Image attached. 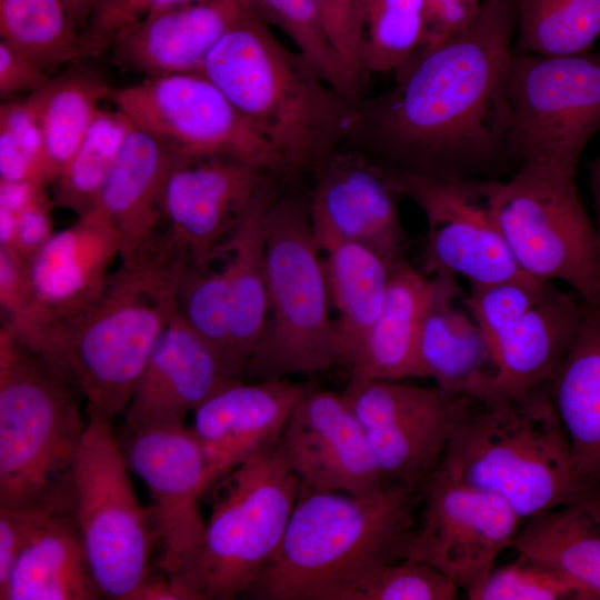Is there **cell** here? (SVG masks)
<instances>
[{"instance_id":"1","label":"cell","mask_w":600,"mask_h":600,"mask_svg":"<svg viewBox=\"0 0 600 600\" xmlns=\"http://www.w3.org/2000/svg\"><path fill=\"white\" fill-rule=\"evenodd\" d=\"M517 0H482L459 34L420 47L393 72L366 121L397 169L438 178H490L512 169L509 71Z\"/></svg>"},{"instance_id":"2","label":"cell","mask_w":600,"mask_h":600,"mask_svg":"<svg viewBox=\"0 0 600 600\" xmlns=\"http://www.w3.org/2000/svg\"><path fill=\"white\" fill-rule=\"evenodd\" d=\"M417 492L387 482L367 494L300 493L276 554L242 596L349 600L378 569L407 557Z\"/></svg>"},{"instance_id":"3","label":"cell","mask_w":600,"mask_h":600,"mask_svg":"<svg viewBox=\"0 0 600 600\" xmlns=\"http://www.w3.org/2000/svg\"><path fill=\"white\" fill-rule=\"evenodd\" d=\"M276 150L286 168L330 156L357 121L347 98L246 6L201 70Z\"/></svg>"},{"instance_id":"4","label":"cell","mask_w":600,"mask_h":600,"mask_svg":"<svg viewBox=\"0 0 600 600\" xmlns=\"http://www.w3.org/2000/svg\"><path fill=\"white\" fill-rule=\"evenodd\" d=\"M188 267L154 247L121 263L98 299L56 328L53 356L73 378L87 417L112 421L127 408L179 309V284Z\"/></svg>"},{"instance_id":"5","label":"cell","mask_w":600,"mask_h":600,"mask_svg":"<svg viewBox=\"0 0 600 600\" xmlns=\"http://www.w3.org/2000/svg\"><path fill=\"white\" fill-rule=\"evenodd\" d=\"M438 467L500 497L522 519L592 489L577 472L549 384L517 398L469 399Z\"/></svg>"},{"instance_id":"6","label":"cell","mask_w":600,"mask_h":600,"mask_svg":"<svg viewBox=\"0 0 600 600\" xmlns=\"http://www.w3.org/2000/svg\"><path fill=\"white\" fill-rule=\"evenodd\" d=\"M71 374L0 328V508L71 511L88 423Z\"/></svg>"},{"instance_id":"7","label":"cell","mask_w":600,"mask_h":600,"mask_svg":"<svg viewBox=\"0 0 600 600\" xmlns=\"http://www.w3.org/2000/svg\"><path fill=\"white\" fill-rule=\"evenodd\" d=\"M269 314L246 374L312 376L339 363V343L309 204L273 200L264 222Z\"/></svg>"},{"instance_id":"8","label":"cell","mask_w":600,"mask_h":600,"mask_svg":"<svg viewBox=\"0 0 600 600\" xmlns=\"http://www.w3.org/2000/svg\"><path fill=\"white\" fill-rule=\"evenodd\" d=\"M212 510L186 588L192 600H231L276 554L300 497L279 440L213 484Z\"/></svg>"},{"instance_id":"9","label":"cell","mask_w":600,"mask_h":600,"mask_svg":"<svg viewBox=\"0 0 600 600\" xmlns=\"http://www.w3.org/2000/svg\"><path fill=\"white\" fill-rule=\"evenodd\" d=\"M577 172L519 166L496 187L499 228L521 270L540 281H562L582 301L600 304V236L576 186Z\"/></svg>"},{"instance_id":"10","label":"cell","mask_w":600,"mask_h":600,"mask_svg":"<svg viewBox=\"0 0 600 600\" xmlns=\"http://www.w3.org/2000/svg\"><path fill=\"white\" fill-rule=\"evenodd\" d=\"M111 421L88 417L71 481V513L106 598L130 600L152 572L157 534L136 496Z\"/></svg>"},{"instance_id":"11","label":"cell","mask_w":600,"mask_h":600,"mask_svg":"<svg viewBox=\"0 0 600 600\" xmlns=\"http://www.w3.org/2000/svg\"><path fill=\"white\" fill-rule=\"evenodd\" d=\"M513 171L539 164L577 172L600 129V53L516 52L509 71Z\"/></svg>"},{"instance_id":"12","label":"cell","mask_w":600,"mask_h":600,"mask_svg":"<svg viewBox=\"0 0 600 600\" xmlns=\"http://www.w3.org/2000/svg\"><path fill=\"white\" fill-rule=\"evenodd\" d=\"M109 100L132 124L186 161L228 159L263 171L286 168L270 143L203 74L144 78Z\"/></svg>"},{"instance_id":"13","label":"cell","mask_w":600,"mask_h":600,"mask_svg":"<svg viewBox=\"0 0 600 600\" xmlns=\"http://www.w3.org/2000/svg\"><path fill=\"white\" fill-rule=\"evenodd\" d=\"M120 444L130 470L151 497L158 567L186 600H192L186 582L206 530L199 500L212 486L202 447L184 423L124 428Z\"/></svg>"},{"instance_id":"14","label":"cell","mask_w":600,"mask_h":600,"mask_svg":"<svg viewBox=\"0 0 600 600\" xmlns=\"http://www.w3.org/2000/svg\"><path fill=\"white\" fill-rule=\"evenodd\" d=\"M391 171L401 194L419 207L427 221L426 276L449 272L471 284L530 277L518 266L494 217L492 199L499 179Z\"/></svg>"},{"instance_id":"15","label":"cell","mask_w":600,"mask_h":600,"mask_svg":"<svg viewBox=\"0 0 600 600\" xmlns=\"http://www.w3.org/2000/svg\"><path fill=\"white\" fill-rule=\"evenodd\" d=\"M420 521L407 557L423 561L468 596L488 579L516 539L522 518L500 497L438 467L422 487Z\"/></svg>"},{"instance_id":"16","label":"cell","mask_w":600,"mask_h":600,"mask_svg":"<svg viewBox=\"0 0 600 600\" xmlns=\"http://www.w3.org/2000/svg\"><path fill=\"white\" fill-rule=\"evenodd\" d=\"M387 482L422 489L438 468L469 401L402 380H350L341 392Z\"/></svg>"},{"instance_id":"17","label":"cell","mask_w":600,"mask_h":600,"mask_svg":"<svg viewBox=\"0 0 600 600\" xmlns=\"http://www.w3.org/2000/svg\"><path fill=\"white\" fill-rule=\"evenodd\" d=\"M263 170L228 159H207L177 166L161 201L167 223L161 242L190 266L213 261L264 184Z\"/></svg>"},{"instance_id":"18","label":"cell","mask_w":600,"mask_h":600,"mask_svg":"<svg viewBox=\"0 0 600 600\" xmlns=\"http://www.w3.org/2000/svg\"><path fill=\"white\" fill-rule=\"evenodd\" d=\"M279 442L300 481V493L367 494L387 483L341 392L311 389L294 408Z\"/></svg>"},{"instance_id":"19","label":"cell","mask_w":600,"mask_h":600,"mask_svg":"<svg viewBox=\"0 0 600 600\" xmlns=\"http://www.w3.org/2000/svg\"><path fill=\"white\" fill-rule=\"evenodd\" d=\"M400 197L391 170L356 153H332L317 177L309 203L311 221L366 244L396 268L404 261L406 248Z\"/></svg>"},{"instance_id":"20","label":"cell","mask_w":600,"mask_h":600,"mask_svg":"<svg viewBox=\"0 0 600 600\" xmlns=\"http://www.w3.org/2000/svg\"><path fill=\"white\" fill-rule=\"evenodd\" d=\"M121 249L116 227L96 207L54 232L29 259L38 313L52 353L56 328L99 298Z\"/></svg>"},{"instance_id":"21","label":"cell","mask_w":600,"mask_h":600,"mask_svg":"<svg viewBox=\"0 0 600 600\" xmlns=\"http://www.w3.org/2000/svg\"><path fill=\"white\" fill-rule=\"evenodd\" d=\"M313 387L287 378L233 380L193 411L191 430L207 458L212 484L262 447L278 441ZM212 487V486H211Z\"/></svg>"},{"instance_id":"22","label":"cell","mask_w":600,"mask_h":600,"mask_svg":"<svg viewBox=\"0 0 600 600\" xmlns=\"http://www.w3.org/2000/svg\"><path fill=\"white\" fill-rule=\"evenodd\" d=\"M233 379L178 309L152 351L126 408V428L184 423Z\"/></svg>"},{"instance_id":"23","label":"cell","mask_w":600,"mask_h":600,"mask_svg":"<svg viewBox=\"0 0 600 600\" xmlns=\"http://www.w3.org/2000/svg\"><path fill=\"white\" fill-rule=\"evenodd\" d=\"M243 7L242 0H198L156 10L113 38L111 60L146 78L201 73Z\"/></svg>"},{"instance_id":"24","label":"cell","mask_w":600,"mask_h":600,"mask_svg":"<svg viewBox=\"0 0 600 600\" xmlns=\"http://www.w3.org/2000/svg\"><path fill=\"white\" fill-rule=\"evenodd\" d=\"M188 162L169 144L133 126L101 190L97 207L121 239V263L150 252L160 237L161 201L173 169Z\"/></svg>"},{"instance_id":"25","label":"cell","mask_w":600,"mask_h":600,"mask_svg":"<svg viewBox=\"0 0 600 600\" xmlns=\"http://www.w3.org/2000/svg\"><path fill=\"white\" fill-rule=\"evenodd\" d=\"M423 316L419 359L423 378L442 392L483 400L494 377L492 351L469 310L459 308L457 277L437 272Z\"/></svg>"},{"instance_id":"26","label":"cell","mask_w":600,"mask_h":600,"mask_svg":"<svg viewBox=\"0 0 600 600\" xmlns=\"http://www.w3.org/2000/svg\"><path fill=\"white\" fill-rule=\"evenodd\" d=\"M582 301L553 284L492 347L494 377L486 399L521 397L549 384L582 322Z\"/></svg>"},{"instance_id":"27","label":"cell","mask_w":600,"mask_h":600,"mask_svg":"<svg viewBox=\"0 0 600 600\" xmlns=\"http://www.w3.org/2000/svg\"><path fill=\"white\" fill-rule=\"evenodd\" d=\"M273 200L271 190L263 184L213 256V259L218 256L224 258L229 287L231 360L239 379L246 373L269 314L263 222Z\"/></svg>"},{"instance_id":"28","label":"cell","mask_w":600,"mask_h":600,"mask_svg":"<svg viewBox=\"0 0 600 600\" xmlns=\"http://www.w3.org/2000/svg\"><path fill=\"white\" fill-rule=\"evenodd\" d=\"M432 279L402 261L392 271L381 311L344 367L350 380L423 378L419 338Z\"/></svg>"},{"instance_id":"29","label":"cell","mask_w":600,"mask_h":600,"mask_svg":"<svg viewBox=\"0 0 600 600\" xmlns=\"http://www.w3.org/2000/svg\"><path fill=\"white\" fill-rule=\"evenodd\" d=\"M582 311L578 336L549 392L577 472L588 488H596L600 486V304L582 301Z\"/></svg>"},{"instance_id":"30","label":"cell","mask_w":600,"mask_h":600,"mask_svg":"<svg viewBox=\"0 0 600 600\" xmlns=\"http://www.w3.org/2000/svg\"><path fill=\"white\" fill-rule=\"evenodd\" d=\"M511 548L552 569L580 599H600V486L528 518Z\"/></svg>"},{"instance_id":"31","label":"cell","mask_w":600,"mask_h":600,"mask_svg":"<svg viewBox=\"0 0 600 600\" xmlns=\"http://www.w3.org/2000/svg\"><path fill=\"white\" fill-rule=\"evenodd\" d=\"M312 227L330 303L337 311L338 364L346 367L381 311L394 268L366 244L344 239L313 222Z\"/></svg>"},{"instance_id":"32","label":"cell","mask_w":600,"mask_h":600,"mask_svg":"<svg viewBox=\"0 0 600 600\" xmlns=\"http://www.w3.org/2000/svg\"><path fill=\"white\" fill-rule=\"evenodd\" d=\"M104 598L71 511L46 514L30 534L1 600Z\"/></svg>"},{"instance_id":"33","label":"cell","mask_w":600,"mask_h":600,"mask_svg":"<svg viewBox=\"0 0 600 600\" xmlns=\"http://www.w3.org/2000/svg\"><path fill=\"white\" fill-rule=\"evenodd\" d=\"M82 61L71 62L24 98L41 129L50 187L112 91L107 80Z\"/></svg>"},{"instance_id":"34","label":"cell","mask_w":600,"mask_h":600,"mask_svg":"<svg viewBox=\"0 0 600 600\" xmlns=\"http://www.w3.org/2000/svg\"><path fill=\"white\" fill-rule=\"evenodd\" d=\"M133 124L120 110L102 109L51 184L56 207L77 217L97 207L101 190Z\"/></svg>"},{"instance_id":"35","label":"cell","mask_w":600,"mask_h":600,"mask_svg":"<svg viewBox=\"0 0 600 600\" xmlns=\"http://www.w3.org/2000/svg\"><path fill=\"white\" fill-rule=\"evenodd\" d=\"M0 36L51 76L80 60L79 33L60 0H0Z\"/></svg>"},{"instance_id":"36","label":"cell","mask_w":600,"mask_h":600,"mask_svg":"<svg viewBox=\"0 0 600 600\" xmlns=\"http://www.w3.org/2000/svg\"><path fill=\"white\" fill-rule=\"evenodd\" d=\"M516 52H586L600 34V0H517Z\"/></svg>"},{"instance_id":"37","label":"cell","mask_w":600,"mask_h":600,"mask_svg":"<svg viewBox=\"0 0 600 600\" xmlns=\"http://www.w3.org/2000/svg\"><path fill=\"white\" fill-rule=\"evenodd\" d=\"M269 26L282 30L318 73L348 100L354 98L329 37L318 0H242Z\"/></svg>"},{"instance_id":"38","label":"cell","mask_w":600,"mask_h":600,"mask_svg":"<svg viewBox=\"0 0 600 600\" xmlns=\"http://www.w3.org/2000/svg\"><path fill=\"white\" fill-rule=\"evenodd\" d=\"M424 0H366L367 72L394 71L423 43Z\"/></svg>"},{"instance_id":"39","label":"cell","mask_w":600,"mask_h":600,"mask_svg":"<svg viewBox=\"0 0 600 600\" xmlns=\"http://www.w3.org/2000/svg\"><path fill=\"white\" fill-rule=\"evenodd\" d=\"M206 266H189L180 280L179 310L192 330L213 350L229 376L237 378L231 360L228 276ZM242 380V379H240Z\"/></svg>"},{"instance_id":"40","label":"cell","mask_w":600,"mask_h":600,"mask_svg":"<svg viewBox=\"0 0 600 600\" xmlns=\"http://www.w3.org/2000/svg\"><path fill=\"white\" fill-rule=\"evenodd\" d=\"M552 284L531 277L471 284L466 299L467 309L490 349L544 297Z\"/></svg>"},{"instance_id":"41","label":"cell","mask_w":600,"mask_h":600,"mask_svg":"<svg viewBox=\"0 0 600 600\" xmlns=\"http://www.w3.org/2000/svg\"><path fill=\"white\" fill-rule=\"evenodd\" d=\"M0 181L50 187L41 129L24 99L0 106Z\"/></svg>"},{"instance_id":"42","label":"cell","mask_w":600,"mask_h":600,"mask_svg":"<svg viewBox=\"0 0 600 600\" xmlns=\"http://www.w3.org/2000/svg\"><path fill=\"white\" fill-rule=\"evenodd\" d=\"M459 588L432 566L404 558L367 578L349 600H452Z\"/></svg>"},{"instance_id":"43","label":"cell","mask_w":600,"mask_h":600,"mask_svg":"<svg viewBox=\"0 0 600 600\" xmlns=\"http://www.w3.org/2000/svg\"><path fill=\"white\" fill-rule=\"evenodd\" d=\"M471 600L580 599L577 589L547 566L518 553L516 561L493 569Z\"/></svg>"},{"instance_id":"44","label":"cell","mask_w":600,"mask_h":600,"mask_svg":"<svg viewBox=\"0 0 600 600\" xmlns=\"http://www.w3.org/2000/svg\"><path fill=\"white\" fill-rule=\"evenodd\" d=\"M318 3L329 37L356 97L362 79L368 73L363 63L366 0H318Z\"/></svg>"},{"instance_id":"45","label":"cell","mask_w":600,"mask_h":600,"mask_svg":"<svg viewBox=\"0 0 600 600\" xmlns=\"http://www.w3.org/2000/svg\"><path fill=\"white\" fill-rule=\"evenodd\" d=\"M198 0H100L86 27L79 32L80 60L108 50L126 27L167 7Z\"/></svg>"},{"instance_id":"46","label":"cell","mask_w":600,"mask_h":600,"mask_svg":"<svg viewBox=\"0 0 600 600\" xmlns=\"http://www.w3.org/2000/svg\"><path fill=\"white\" fill-rule=\"evenodd\" d=\"M482 0H424L423 46L446 41L476 18Z\"/></svg>"},{"instance_id":"47","label":"cell","mask_w":600,"mask_h":600,"mask_svg":"<svg viewBox=\"0 0 600 600\" xmlns=\"http://www.w3.org/2000/svg\"><path fill=\"white\" fill-rule=\"evenodd\" d=\"M48 188L39 187L20 212L13 246L9 247L28 260L54 233L51 220V209L54 203L48 194Z\"/></svg>"},{"instance_id":"48","label":"cell","mask_w":600,"mask_h":600,"mask_svg":"<svg viewBox=\"0 0 600 600\" xmlns=\"http://www.w3.org/2000/svg\"><path fill=\"white\" fill-rule=\"evenodd\" d=\"M47 513L50 512L0 508V596L22 548Z\"/></svg>"},{"instance_id":"49","label":"cell","mask_w":600,"mask_h":600,"mask_svg":"<svg viewBox=\"0 0 600 600\" xmlns=\"http://www.w3.org/2000/svg\"><path fill=\"white\" fill-rule=\"evenodd\" d=\"M52 76L37 62L0 40V96L7 99L20 92L32 93Z\"/></svg>"},{"instance_id":"50","label":"cell","mask_w":600,"mask_h":600,"mask_svg":"<svg viewBox=\"0 0 600 600\" xmlns=\"http://www.w3.org/2000/svg\"><path fill=\"white\" fill-rule=\"evenodd\" d=\"M42 184L0 181V246L12 247L20 212Z\"/></svg>"},{"instance_id":"51","label":"cell","mask_w":600,"mask_h":600,"mask_svg":"<svg viewBox=\"0 0 600 600\" xmlns=\"http://www.w3.org/2000/svg\"><path fill=\"white\" fill-rule=\"evenodd\" d=\"M130 600H186L170 578L152 572L142 581Z\"/></svg>"},{"instance_id":"52","label":"cell","mask_w":600,"mask_h":600,"mask_svg":"<svg viewBox=\"0 0 600 600\" xmlns=\"http://www.w3.org/2000/svg\"><path fill=\"white\" fill-rule=\"evenodd\" d=\"M73 29L79 33L89 21L100 0H60Z\"/></svg>"},{"instance_id":"53","label":"cell","mask_w":600,"mask_h":600,"mask_svg":"<svg viewBox=\"0 0 600 600\" xmlns=\"http://www.w3.org/2000/svg\"><path fill=\"white\" fill-rule=\"evenodd\" d=\"M589 176L596 210V228L600 236V156L589 163Z\"/></svg>"}]
</instances>
